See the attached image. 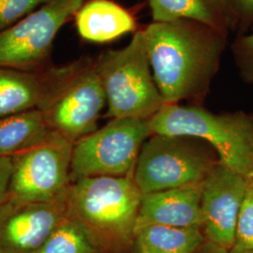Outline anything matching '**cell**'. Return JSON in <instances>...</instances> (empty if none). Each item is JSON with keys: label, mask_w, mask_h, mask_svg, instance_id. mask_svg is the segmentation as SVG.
Segmentation results:
<instances>
[{"label": "cell", "mask_w": 253, "mask_h": 253, "mask_svg": "<svg viewBox=\"0 0 253 253\" xmlns=\"http://www.w3.org/2000/svg\"><path fill=\"white\" fill-rule=\"evenodd\" d=\"M143 31L165 104L203 100L218 70L224 32L190 20L152 22Z\"/></svg>", "instance_id": "1"}, {"label": "cell", "mask_w": 253, "mask_h": 253, "mask_svg": "<svg viewBox=\"0 0 253 253\" xmlns=\"http://www.w3.org/2000/svg\"><path fill=\"white\" fill-rule=\"evenodd\" d=\"M142 196L133 174L77 178L67 194L68 217L101 253H127L135 246Z\"/></svg>", "instance_id": "2"}, {"label": "cell", "mask_w": 253, "mask_h": 253, "mask_svg": "<svg viewBox=\"0 0 253 253\" xmlns=\"http://www.w3.org/2000/svg\"><path fill=\"white\" fill-rule=\"evenodd\" d=\"M43 84L37 109L51 131L72 143L97 129L107 106L96 61L82 59L42 73Z\"/></svg>", "instance_id": "3"}, {"label": "cell", "mask_w": 253, "mask_h": 253, "mask_svg": "<svg viewBox=\"0 0 253 253\" xmlns=\"http://www.w3.org/2000/svg\"><path fill=\"white\" fill-rule=\"evenodd\" d=\"M152 134L188 136L208 143L218 162L253 177V120L243 113L217 115L199 105L164 104L149 119Z\"/></svg>", "instance_id": "4"}, {"label": "cell", "mask_w": 253, "mask_h": 253, "mask_svg": "<svg viewBox=\"0 0 253 253\" xmlns=\"http://www.w3.org/2000/svg\"><path fill=\"white\" fill-rule=\"evenodd\" d=\"M96 67L111 119H150L165 104L154 80L143 30L126 47L100 54Z\"/></svg>", "instance_id": "5"}, {"label": "cell", "mask_w": 253, "mask_h": 253, "mask_svg": "<svg viewBox=\"0 0 253 253\" xmlns=\"http://www.w3.org/2000/svg\"><path fill=\"white\" fill-rule=\"evenodd\" d=\"M218 162L203 140L151 134L139 154L133 179L143 194L203 183Z\"/></svg>", "instance_id": "6"}, {"label": "cell", "mask_w": 253, "mask_h": 253, "mask_svg": "<svg viewBox=\"0 0 253 253\" xmlns=\"http://www.w3.org/2000/svg\"><path fill=\"white\" fill-rule=\"evenodd\" d=\"M151 134L149 119L112 118L73 144L72 181L133 174L139 154Z\"/></svg>", "instance_id": "7"}, {"label": "cell", "mask_w": 253, "mask_h": 253, "mask_svg": "<svg viewBox=\"0 0 253 253\" xmlns=\"http://www.w3.org/2000/svg\"><path fill=\"white\" fill-rule=\"evenodd\" d=\"M73 143L55 132L22 153L11 157L6 200L48 203L67 197L72 184Z\"/></svg>", "instance_id": "8"}, {"label": "cell", "mask_w": 253, "mask_h": 253, "mask_svg": "<svg viewBox=\"0 0 253 253\" xmlns=\"http://www.w3.org/2000/svg\"><path fill=\"white\" fill-rule=\"evenodd\" d=\"M84 0H51L0 32V68L33 72L51 53L61 27Z\"/></svg>", "instance_id": "9"}, {"label": "cell", "mask_w": 253, "mask_h": 253, "mask_svg": "<svg viewBox=\"0 0 253 253\" xmlns=\"http://www.w3.org/2000/svg\"><path fill=\"white\" fill-rule=\"evenodd\" d=\"M248 179L220 163L203 183L201 210L208 244L229 252L235 242L236 222Z\"/></svg>", "instance_id": "10"}, {"label": "cell", "mask_w": 253, "mask_h": 253, "mask_svg": "<svg viewBox=\"0 0 253 253\" xmlns=\"http://www.w3.org/2000/svg\"><path fill=\"white\" fill-rule=\"evenodd\" d=\"M68 217L67 197L48 203L0 206V253H35Z\"/></svg>", "instance_id": "11"}, {"label": "cell", "mask_w": 253, "mask_h": 253, "mask_svg": "<svg viewBox=\"0 0 253 253\" xmlns=\"http://www.w3.org/2000/svg\"><path fill=\"white\" fill-rule=\"evenodd\" d=\"M203 183L143 194L135 232L148 225L203 229Z\"/></svg>", "instance_id": "12"}, {"label": "cell", "mask_w": 253, "mask_h": 253, "mask_svg": "<svg viewBox=\"0 0 253 253\" xmlns=\"http://www.w3.org/2000/svg\"><path fill=\"white\" fill-rule=\"evenodd\" d=\"M74 16L79 35L91 42H108L135 30L134 17L111 0L84 3Z\"/></svg>", "instance_id": "13"}, {"label": "cell", "mask_w": 253, "mask_h": 253, "mask_svg": "<svg viewBox=\"0 0 253 253\" xmlns=\"http://www.w3.org/2000/svg\"><path fill=\"white\" fill-rule=\"evenodd\" d=\"M42 84V73L0 68V118L37 109Z\"/></svg>", "instance_id": "14"}, {"label": "cell", "mask_w": 253, "mask_h": 253, "mask_svg": "<svg viewBox=\"0 0 253 253\" xmlns=\"http://www.w3.org/2000/svg\"><path fill=\"white\" fill-rule=\"evenodd\" d=\"M51 132L38 109L0 118V158L22 153L43 141Z\"/></svg>", "instance_id": "15"}, {"label": "cell", "mask_w": 253, "mask_h": 253, "mask_svg": "<svg viewBox=\"0 0 253 253\" xmlns=\"http://www.w3.org/2000/svg\"><path fill=\"white\" fill-rule=\"evenodd\" d=\"M206 241L202 228L148 225L135 232L140 253H195Z\"/></svg>", "instance_id": "16"}, {"label": "cell", "mask_w": 253, "mask_h": 253, "mask_svg": "<svg viewBox=\"0 0 253 253\" xmlns=\"http://www.w3.org/2000/svg\"><path fill=\"white\" fill-rule=\"evenodd\" d=\"M153 22L190 20L224 32L226 11L217 0H148Z\"/></svg>", "instance_id": "17"}, {"label": "cell", "mask_w": 253, "mask_h": 253, "mask_svg": "<svg viewBox=\"0 0 253 253\" xmlns=\"http://www.w3.org/2000/svg\"><path fill=\"white\" fill-rule=\"evenodd\" d=\"M35 253H102L81 225L67 217Z\"/></svg>", "instance_id": "18"}, {"label": "cell", "mask_w": 253, "mask_h": 253, "mask_svg": "<svg viewBox=\"0 0 253 253\" xmlns=\"http://www.w3.org/2000/svg\"><path fill=\"white\" fill-rule=\"evenodd\" d=\"M234 247L253 250V177L248 179L244 199L237 217Z\"/></svg>", "instance_id": "19"}, {"label": "cell", "mask_w": 253, "mask_h": 253, "mask_svg": "<svg viewBox=\"0 0 253 253\" xmlns=\"http://www.w3.org/2000/svg\"><path fill=\"white\" fill-rule=\"evenodd\" d=\"M51 0H0V32Z\"/></svg>", "instance_id": "20"}, {"label": "cell", "mask_w": 253, "mask_h": 253, "mask_svg": "<svg viewBox=\"0 0 253 253\" xmlns=\"http://www.w3.org/2000/svg\"><path fill=\"white\" fill-rule=\"evenodd\" d=\"M235 52L242 73L248 80L253 82V33L237 41Z\"/></svg>", "instance_id": "21"}, {"label": "cell", "mask_w": 253, "mask_h": 253, "mask_svg": "<svg viewBox=\"0 0 253 253\" xmlns=\"http://www.w3.org/2000/svg\"><path fill=\"white\" fill-rule=\"evenodd\" d=\"M11 158H0V206L6 199L11 173Z\"/></svg>", "instance_id": "22"}, {"label": "cell", "mask_w": 253, "mask_h": 253, "mask_svg": "<svg viewBox=\"0 0 253 253\" xmlns=\"http://www.w3.org/2000/svg\"><path fill=\"white\" fill-rule=\"evenodd\" d=\"M233 2L236 11L245 18L253 19V0H229Z\"/></svg>", "instance_id": "23"}, {"label": "cell", "mask_w": 253, "mask_h": 253, "mask_svg": "<svg viewBox=\"0 0 253 253\" xmlns=\"http://www.w3.org/2000/svg\"><path fill=\"white\" fill-rule=\"evenodd\" d=\"M195 253H228L227 252H224L222 250H219L216 247L212 246V245L208 244V242L206 241L205 245L202 247V249H200L198 252Z\"/></svg>", "instance_id": "24"}, {"label": "cell", "mask_w": 253, "mask_h": 253, "mask_svg": "<svg viewBox=\"0 0 253 253\" xmlns=\"http://www.w3.org/2000/svg\"><path fill=\"white\" fill-rule=\"evenodd\" d=\"M228 253H253V250H247V249H241L237 247H233Z\"/></svg>", "instance_id": "25"}, {"label": "cell", "mask_w": 253, "mask_h": 253, "mask_svg": "<svg viewBox=\"0 0 253 253\" xmlns=\"http://www.w3.org/2000/svg\"><path fill=\"white\" fill-rule=\"evenodd\" d=\"M218 3L220 4V6L222 7V9H224L227 12V9L229 8V0H217Z\"/></svg>", "instance_id": "26"}, {"label": "cell", "mask_w": 253, "mask_h": 253, "mask_svg": "<svg viewBox=\"0 0 253 253\" xmlns=\"http://www.w3.org/2000/svg\"></svg>", "instance_id": "27"}]
</instances>
